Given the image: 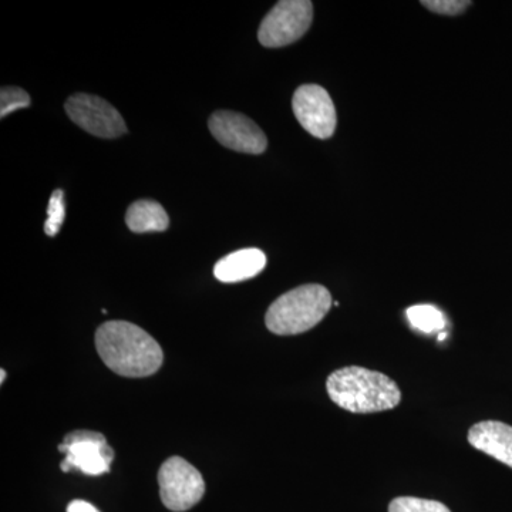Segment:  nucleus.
Masks as SVG:
<instances>
[{"label": "nucleus", "mask_w": 512, "mask_h": 512, "mask_svg": "<svg viewBox=\"0 0 512 512\" xmlns=\"http://www.w3.org/2000/svg\"><path fill=\"white\" fill-rule=\"evenodd\" d=\"M30 106V96L20 87H3L0 92V117Z\"/></svg>", "instance_id": "16"}, {"label": "nucleus", "mask_w": 512, "mask_h": 512, "mask_svg": "<svg viewBox=\"0 0 512 512\" xmlns=\"http://www.w3.org/2000/svg\"><path fill=\"white\" fill-rule=\"evenodd\" d=\"M468 443L512 468V427L501 421H481L468 431Z\"/></svg>", "instance_id": "10"}, {"label": "nucleus", "mask_w": 512, "mask_h": 512, "mask_svg": "<svg viewBox=\"0 0 512 512\" xmlns=\"http://www.w3.org/2000/svg\"><path fill=\"white\" fill-rule=\"evenodd\" d=\"M446 336H447V333H446V332L439 333V340H444V339H446Z\"/></svg>", "instance_id": "19"}, {"label": "nucleus", "mask_w": 512, "mask_h": 512, "mask_svg": "<svg viewBox=\"0 0 512 512\" xmlns=\"http://www.w3.org/2000/svg\"><path fill=\"white\" fill-rule=\"evenodd\" d=\"M292 109L299 124L313 137H332L338 124L335 104L318 84H303L293 94Z\"/></svg>", "instance_id": "8"}, {"label": "nucleus", "mask_w": 512, "mask_h": 512, "mask_svg": "<svg viewBox=\"0 0 512 512\" xmlns=\"http://www.w3.org/2000/svg\"><path fill=\"white\" fill-rule=\"evenodd\" d=\"M66 113L74 124L100 138H117L127 133V126L119 111L101 97L92 94H74L66 101Z\"/></svg>", "instance_id": "7"}, {"label": "nucleus", "mask_w": 512, "mask_h": 512, "mask_svg": "<svg viewBox=\"0 0 512 512\" xmlns=\"http://www.w3.org/2000/svg\"><path fill=\"white\" fill-rule=\"evenodd\" d=\"M265 266L266 255L261 249H239L218 261L214 268V275L224 284H237L261 274Z\"/></svg>", "instance_id": "11"}, {"label": "nucleus", "mask_w": 512, "mask_h": 512, "mask_svg": "<svg viewBox=\"0 0 512 512\" xmlns=\"http://www.w3.org/2000/svg\"><path fill=\"white\" fill-rule=\"evenodd\" d=\"M59 451L66 456L60 464L64 473L74 470L82 471L86 476H103L110 473L114 460L113 448L97 431H72L59 444Z\"/></svg>", "instance_id": "4"}, {"label": "nucleus", "mask_w": 512, "mask_h": 512, "mask_svg": "<svg viewBox=\"0 0 512 512\" xmlns=\"http://www.w3.org/2000/svg\"><path fill=\"white\" fill-rule=\"evenodd\" d=\"M0 372H2V380H0V383H3L5 382L6 372L5 370H0Z\"/></svg>", "instance_id": "20"}, {"label": "nucleus", "mask_w": 512, "mask_h": 512, "mask_svg": "<svg viewBox=\"0 0 512 512\" xmlns=\"http://www.w3.org/2000/svg\"><path fill=\"white\" fill-rule=\"evenodd\" d=\"M126 224L136 234L163 232L170 227V218L163 205L157 201L140 200L128 207Z\"/></svg>", "instance_id": "12"}, {"label": "nucleus", "mask_w": 512, "mask_h": 512, "mask_svg": "<svg viewBox=\"0 0 512 512\" xmlns=\"http://www.w3.org/2000/svg\"><path fill=\"white\" fill-rule=\"evenodd\" d=\"M208 127L212 136L229 150L262 154L268 147L264 131L244 114L228 110L215 111L208 121Z\"/></svg>", "instance_id": "9"}, {"label": "nucleus", "mask_w": 512, "mask_h": 512, "mask_svg": "<svg viewBox=\"0 0 512 512\" xmlns=\"http://www.w3.org/2000/svg\"><path fill=\"white\" fill-rule=\"evenodd\" d=\"M97 352L104 365L124 377H147L163 366L164 353L153 336L134 323L111 320L96 332Z\"/></svg>", "instance_id": "1"}, {"label": "nucleus", "mask_w": 512, "mask_h": 512, "mask_svg": "<svg viewBox=\"0 0 512 512\" xmlns=\"http://www.w3.org/2000/svg\"><path fill=\"white\" fill-rule=\"evenodd\" d=\"M67 512H100L93 504L83 500H74L67 507Z\"/></svg>", "instance_id": "18"}, {"label": "nucleus", "mask_w": 512, "mask_h": 512, "mask_svg": "<svg viewBox=\"0 0 512 512\" xmlns=\"http://www.w3.org/2000/svg\"><path fill=\"white\" fill-rule=\"evenodd\" d=\"M421 5L439 15L457 16L471 6L468 0H423Z\"/></svg>", "instance_id": "17"}, {"label": "nucleus", "mask_w": 512, "mask_h": 512, "mask_svg": "<svg viewBox=\"0 0 512 512\" xmlns=\"http://www.w3.org/2000/svg\"><path fill=\"white\" fill-rule=\"evenodd\" d=\"M389 512H451L443 503L424 500L417 497L394 498L389 505Z\"/></svg>", "instance_id": "14"}, {"label": "nucleus", "mask_w": 512, "mask_h": 512, "mask_svg": "<svg viewBox=\"0 0 512 512\" xmlns=\"http://www.w3.org/2000/svg\"><path fill=\"white\" fill-rule=\"evenodd\" d=\"M313 20V3L309 0H282L265 16L259 26L262 46L284 47L301 39Z\"/></svg>", "instance_id": "5"}, {"label": "nucleus", "mask_w": 512, "mask_h": 512, "mask_svg": "<svg viewBox=\"0 0 512 512\" xmlns=\"http://www.w3.org/2000/svg\"><path fill=\"white\" fill-rule=\"evenodd\" d=\"M332 296L325 286L309 284L284 293L266 312V328L275 335H299L315 328L328 315Z\"/></svg>", "instance_id": "3"}, {"label": "nucleus", "mask_w": 512, "mask_h": 512, "mask_svg": "<svg viewBox=\"0 0 512 512\" xmlns=\"http://www.w3.org/2000/svg\"><path fill=\"white\" fill-rule=\"evenodd\" d=\"M64 218H66V207H64V192L56 190L53 192L47 207V220L45 232L47 237H56L57 232L62 228Z\"/></svg>", "instance_id": "15"}, {"label": "nucleus", "mask_w": 512, "mask_h": 512, "mask_svg": "<svg viewBox=\"0 0 512 512\" xmlns=\"http://www.w3.org/2000/svg\"><path fill=\"white\" fill-rule=\"evenodd\" d=\"M161 501L170 511L191 510L204 497L205 481L200 471L181 457L164 461L158 471Z\"/></svg>", "instance_id": "6"}, {"label": "nucleus", "mask_w": 512, "mask_h": 512, "mask_svg": "<svg viewBox=\"0 0 512 512\" xmlns=\"http://www.w3.org/2000/svg\"><path fill=\"white\" fill-rule=\"evenodd\" d=\"M330 400L350 413H379L399 406L402 392L383 373L349 366L335 370L326 382Z\"/></svg>", "instance_id": "2"}, {"label": "nucleus", "mask_w": 512, "mask_h": 512, "mask_svg": "<svg viewBox=\"0 0 512 512\" xmlns=\"http://www.w3.org/2000/svg\"><path fill=\"white\" fill-rule=\"evenodd\" d=\"M407 319L412 328L421 333L431 335L446 328V318L443 313L433 305H416L407 309Z\"/></svg>", "instance_id": "13"}]
</instances>
